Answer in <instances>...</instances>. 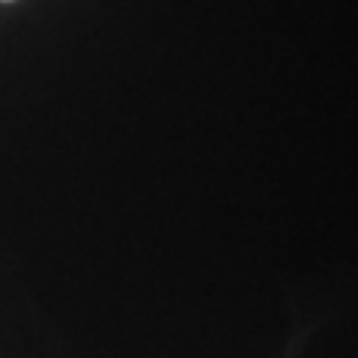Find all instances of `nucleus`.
I'll use <instances>...</instances> for the list:
<instances>
[{"instance_id": "1", "label": "nucleus", "mask_w": 358, "mask_h": 358, "mask_svg": "<svg viewBox=\"0 0 358 358\" xmlns=\"http://www.w3.org/2000/svg\"><path fill=\"white\" fill-rule=\"evenodd\" d=\"M6 3H9V0H6Z\"/></svg>"}]
</instances>
